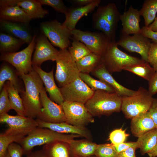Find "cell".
<instances>
[{
    "label": "cell",
    "instance_id": "1",
    "mask_svg": "<svg viewBox=\"0 0 157 157\" xmlns=\"http://www.w3.org/2000/svg\"><path fill=\"white\" fill-rule=\"evenodd\" d=\"M24 82L25 89L20 93L24 109V116L34 119L37 118L42 106L40 95L43 83L37 73L33 70L20 76Z\"/></svg>",
    "mask_w": 157,
    "mask_h": 157
},
{
    "label": "cell",
    "instance_id": "2",
    "mask_svg": "<svg viewBox=\"0 0 157 157\" xmlns=\"http://www.w3.org/2000/svg\"><path fill=\"white\" fill-rule=\"evenodd\" d=\"M122 98L116 93L98 90L85 105L93 117L108 116L121 111Z\"/></svg>",
    "mask_w": 157,
    "mask_h": 157
},
{
    "label": "cell",
    "instance_id": "3",
    "mask_svg": "<svg viewBox=\"0 0 157 157\" xmlns=\"http://www.w3.org/2000/svg\"><path fill=\"white\" fill-rule=\"evenodd\" d=\"M121 14L114 3L99 6L92 16V27L105 34L111 41H115Z\"/></svg>",
    "mask_w": 157,
    "mask_h": 157
},
{
    "label": "cell",
    "instance_id": "4",
    "mask_svg": "<svg viewBox=\"0 0 157 157\" xmlns=\"http://www.w3.org/2000/svg\"><path fill=\"white\" fill-rule=\"evenodd\" d=\"M80 137L77 134L60 133L47 128L38 127L18 143L22 147L24 154L27 155L32 152L35 147L57 141L70 143L76 138Z\"/></svg>",
    "mask_w": 157,
    "mask_h": 157
},
{
    "label": "cell",
    "instance_id": "5",
    "mask_svg": "<svg viewBox=\"0 0 157 157\" xmlns=\"http://www.w3.org/2000/svg\"><path fill=\"white\" fill-rule=\"evenodd\" d=\"M118 46L116 41H112L101 56L102 63L110 73L121 72L127 67L145 61L122 51Z\"/></svg>",
    "mask_w": 157,
    "mask_h": 157
},
{
    "label": "cell",
    "instance_id": "6",
    "mask_svg": "<svg viewBox=\"0 0 157 157\" xmlns=\"http://www.w3.org/2000/svg\"><path fill=\"white\" fill-rule=\"evenodd\" d=\"M153 98L148 90L140 87L131 95L122 97L121 111L126 118L132 119L141 113L149 111Z\"/></svg>",
    "mask_w": 157,
    "mask_h": 157
},
{
    "label": "cell",
    "instance_id": "7",
    "mask_svg": "<svg viewBox=\"0 0 157 157\" xmlns=\"http://www.w3.org/2000/svg\"><path fill=\"white\" fill-rule=\"evenodd\" d=\"M56 60V69L55 79L59 88L80 77L76 62L72 58L68 49L59 50Z\"/></svg>",
    "mask_w": 157,
    "mask_h": 157
},
{
    "label": "cell",
    "instance_id": "8",
    "mask_svg": "<svg viewBox=\"0 0 157 157\" xmlns=\"http://www.w3.org/2000/svg\"><path fill=\"white\" fill-rule=\"evenodd\" d=\"M36 36L33 35L31 43L25 49L18 52L1 54V61L6 62L13 66L20 76L27 74L33 69L32 56L35 49Z\"/></svg>",
    "mask_w": 157,
    "mask_h": 157
},
{
    "label": "cell",
    "instance_id": "9",
    "mask_svg": "<svg viewBox=\"0 0 157 157\" xmlns=\"http://www.w3.org/2000/svg\"><path fill=\"white\" fill-rule=\"evenodd\" d=\"M41 28L44 35L53 46L60 49H67L70 46L72 39L71 31L58 20L43 22Z\"/></svg>",
    "mask_w": 157,
    "mask_h": 157
},
{
    "label": "cell",
    "instance_id": "10",
    "mask_svg": "<svg viewBox=\"0 0 157 157\" xmlns=\"http://www.w3.org/2000/svg\"><path fill=\"white\" fill-rule=\"evenodd\" d=\"M72 38L84 44L92 53L101 56L112 41L103 32L83 31L75 28L71 31Z\"/></svg>",
    "mask_w": 157,
    "mask_h": 157
},
{
    "label": "cell",
    "instance_id": "11",
    "mask_svg": "<svg viewBox=\"0 0 157 157\" xmlns=\"http://www.w3.org/2000/svg\"><path fill=\"white\" fill-rule=\"evenodd\" d=\"M66 119V122L73 125L85 127L94 122L93 117L85 104L77 102L64 101L61 105Z\"/></svg>",
    "mask_w": 157,
    "mask_h": 157
},
{
    "label": "cell",
    "instance_id": "12",
    "mask_svg": "<svg viewBox=\"0 0 157 157\" xmlns=\"http://www.w3.org/2000/svg\"><path fill=\"white\" fill-rule=\"evenodd\" d=\"M0 122L9 126L4 133L26 136L38 127V124L34 119L17 115H12L7 113L0 115Z\"/></svg>",
    "mask_w": 157,
    "mask_h": 157
},
{
    "label": "cell",
    "instance_id": "13",
    "mask_svg": "<svg viewBox=\"0 0 157 157\" xmlns=\"http://www.w3.org/2000/svg\"><path fill=\"white\" fill-rule=\"evenodd\" d=\"M59 88L64 101L84 104L92 97L94 92L80 77Z\"/></svg>",
    "mask_w": 157,
    "mask_h": 157
},
{
    "label": "cell",
    "instance_id": "14",
    "mask_svg": "<svg viewBox=\"0 0 157 157\" xmlns=\"http://www.w3.org/2000/svg\"><path fill=\"white\" fill-rule=\"evenodd\" d=\"M46 92L43 87L40 95L42 108L37 119L51 123L66 122V119L62 105L51 100L48 97Z\"/></svg>",
    "mask_w": 157,
    "mask_h": 157
},
{
    "label": "cell",
    "instance_id": "15",
    "mask_svg": "<svg viewBox=\"0 0 157 157\" xmlns=\"http://www.w3.org/2000/svg\"><path fill=\"white\" fill-rule=\"evenodd\" d=\"M117 43L118 46L129 52L138 53L141 56V59L148 62V54L151 42L149 39L141 34L132 36L122 35Z\"/></svg>",
    "mask_w": 157,
    "mask_h": 157
},
{
    "label": "cell",
    "instance_id": "16",
    "mask_svg": "<svg viewBox=\"0 0 157 157\" xmlns=\"http://www.w3.org/2000/svg\"><path fill=\"white\" fill-rule=\"evenodd\" d=\"M35 49L32 59V66L40 67L46 61H56L59 52L44 35L37 39Z\"/></svg>",
    "mask_w": 157,
    "mask_h": 157
},
{
    "label": "cell",
    "instance_id": "17",
    "mask_svg": "<svg viewBox=\"0 0 157 157\" xmlns=\"http://www.w3.org/2000/svg\"><path fill=\"white\" fill-rule=\"evenodd\" d=\"M16 2V0L0 1V19L24 24L28 23L32 19Z\"/></svg>",
    "mask_w": 157,
    "mask_h": 157
},
{
    "label": "cell",
    "instance_id": "18",
    "mask_svg": "<svg viewBox=\"0 0 157 157\" xmlns=\"http://www.w3.org/2000/svg\"><path fill=\"white\" fill-rule=\"evenodd\" d=\"M140 10L131 6L128 10L121 14L120 20L122 28V35L141 34V28L140 26L141 20Z\"/></svg>",
    "mask_w": 157,
    "mask_h": 157
},
{
    "label": "cell",
    "instance_id": "19",
    "mask_svg": "<svg viewBox=\"0 0 157 157\" xmlns=\"http://www.w3.org/2000/svg\"><path fill=\"white\" fill-rule=\"evenodd\" d=\"M38 127L46 128L58 133L77 134L81 137L92 140V136L90 131L86 127L74 126L66 122L58 123L47 122L36 119Z\"/></svg>",
    "mask_w": 157,
    "mask_h": 157
},
{
    "label": "cell",
    "instance_id": "20",
    "mask_svg": "<svg viewBox=\"0 0 157 157\" xmlns=\"http://www.w3.org/2000/svg\"><path fill=\"white\" fill-rule=\"evenodd\" d=\"M33 69L38 74L45 86L46 92L49 94V98L56 104L61 105L64 100L60 91L55 81L53 69L49 72H47L37 66H33Z\"/></svg>",
    "mask_w": 157,
    "mask_h": 157
},
{
    "label": "cell",
    "instance_id": "21",
    "mask_svg": "<svg viewBox=\"0 0 157 157\" xmlns=\"http://www.w3.org/2000/svg\"><path fill=\"white\" fill-rule=\"evenodd\" d=\"M101 2L100 0H94L91 3L80 7L68 8L65 15V18L62 23L71 31L75 29L78 21L83 16L92 12Z\"/></svg>",
    "mask_w": 157,
    "mask_h": 157
},
{
    "label": "cell",
    "instance_id": "22",
    "mask_svg": "<svg viewBox=\"0 0 157 157\" xmlns=\"http://www.w3.org/2000/svg\"><path fill=\"white\" fill-rule=\"evenodd\" d=\"M11 65L4 62L0 68V91L6 81H9L20 94L24 91L25 86L23 81L19 75L17 70Z\"/></svg>",
    "mask_w": 157,
    "mask_h": 157
},
{
    "label": "cell",
    "instance_id": "23",
    "mask_svg": "<svg viewBox=\"0 0 157 157\" xmlns=\"http://www.w3.org/2000/svg\"><path fill=\"white\" fill-rule=\"evenodd\" d=\"M92 73L99 80L108 84L116 93L122 97L131 96L135 92V90L128 89L117 82L102 63Z\"/></svg>",
    "mask_w": 157,
    "mask_h": 157
},
{
    "label": "cell",
    "instance_id": "24",
    "mask_svg": "<svg viewBox=\"0 0 157 157\" xmlns=\"http://www.w3.org/2000/svg\"><path fill=\"white\" fill-rule=\"evenodd\" d=\"M130 127L133 135L138 138L156 128L149 111L141 113L132 118Z\"/></svg>",
    "mask_w": 157,
    "mask_h": 157
},
{
    "label": "cell",
    "instance_id": "25",
    "mask_svg": "<svg viewBox=\"0 0 157 157\" xmlns=\"http://www.w3.org/2000/svg\"><path fill=\"white\" fill-rule=\"evenodd\" d=\"M22 24H24L0 19V27L2 29L28 45L33 36Z\"/></svg>",
    "mask_w": 157,
    "mask_h": 157
},
{
    "label": "cell",
    "instance_id": "26",
    "mask_svg": "<svg viewBox=\"0 0 157 157\" xmlns=\"http://www.w3.org/2000/svg\"><path fill=\"white\" fill-rule=\"evenodd\" d=\"M98 145L87 139L74 140L69 143L70 153L77 157H90L94 155Z\"/></svg>",
    "mask_w": 157,
    "mask_h": 157
},
{
    "label": "cell",
    "instance_id": "27",
    "mask_svg": "<svg viewBox=\"0 0 157 157\" xmlns=\"http://www.w3.org/2000/svg\"><path fill=\"white\" fill-rule=\"evenodd\" d=\"M16 4L32 19L43 18L48 13V11L42 8L38 0H16Z\"/></svg>",
    "mask_w": 157,
    "mask_h": 157
},
{
    "label": "cell",
    "instance_id": "28",
    "mask_svg": "<svg viewBox=\"0 0 157 157\" xmlns=\"http://www.w3.org/2000/svg\"><path fill=\"white\" fill-rule=\"evenodd\" d=\"M42 150L47 157H70L69 143L57 141L44 145Z\"/></svg>",
    "mask_w": 157,
    "mask_h": 157
},
{
    "label": "cell",
    "instance_id": "29",
    "mask_svg": "<svg viewBox=\"0 0 157 157\" xmlns=\"http://www.w3.org/2000/svg\"><path fill=\"white\" fill-rule=\"evenodd\" d=\"M19 39L1 32L0 33V52L1 54L16 52L25 44Z\"/></svg>",
    "mask_w": 157,
    "mask_h": 157
},
{
    "label": "cell",
    "instance_id": "30",
    "mask_svg": "<svg viewBox=\"0 0 157 157\" xmlns=\"http://www.w3.org/2000/svg\"><path fill=\"white\" fill-rule=\"evenodd\" d=\"M101 63V56L92 53L76 62L79 72L87 74L92 73Z\"/></svg>",
    "mask_w": 157,
    "mask_h": 157
},
{
    "label": "cell",
    "instance_id": "31",
    "mask_svg": "<svg viewBox=\"0 0 157 157\" xmlns=\"http://www.w3.org/2000/svg\"><path fill=\"white\" fill-rule=\"evenodd\" d=\"M142 155L150 151L157 144V129H155L138 138L137 141Z\"/></svg>",
    "mask_w": 157,
    "mask_h": 157
},
{
    "label": "cell",
    "instance_id": "32",
    "mask_svg": "<svg viewBox=\"0 0 157 157\" xmlns=\"http://www.w3.org/2000/svg\"><path fill=\"white\" fill-rule=\"evenodd\" d=\"M7 90L11 109L15 110L17 115L24 116V109L21 97L18 91L9 81L5 83Z\"/></svg>",
    "mask_w": 157,
    "mask_h": 157
},
{
    "label": "cell",
    "instance_id": "33",
    "mask_svg": "<svg viewBox=\"0 0 157 157\" xmlns=\"http://www.w3.org/2000/svg\"><path fill=\"white\" fill-rule=\"evenodd\" d=\"M144 18V24L148 27L154 21L157 13V0H145L140 10Z\"/></svg>",
    "mask_w": 157,
    "mask_h": 157
},
{
    "label": "cell",
    "instance_id": "34",
    "mask_svg": "<svg viewBox=\"0 0 157 157\" xmlns=\"http://www.w3.org/2000/svg\"><path fill=\"white\" fill-rule=\"evenodd\" d=\"M79 77L94 92L103 90L110 93H116L113 88L106 82L100 80H96L88 74L80 72Z\"/></svg>",
    "mask_w": 157,
    "mask_h": 157
},
{
    "label": "cell",
    "instance_id": "35",
    "mask_svg": "<svg viewBox=\"0 0 157 157\" xmlns=\"http://www.w3.org/2000/svg\"><path fill=\"white\" fill-rule=\"evenodd\" d=\"M151 66L148 62L144 61L127 67L124 70L131 72L149 81L155 73L154 68Z\"/></svg>",
    "mask_w": 157,
    "mask_h": 157
},
{
    "label": "cell",
    "instance_id": "36",
    "mask_svg": "<svg viewBox=\"0 0 157 157\" xmlns=\"http://www.w3.org/2000/svg\"><path fill=\"white\" fill-rule=\"evenodd\" d=\"M72 40L71 45L68 48V50L76 62L92 53L83 43L72 38Z\"/></svg>",
    "mask_w": 157,
    "mask_h": 157
},
{
    "label": "cell",
    "instance_id": "37",
    "mask_svg": "<svg viewBox=\"0 0 157 157\" xmlns=\"http://www.w3.org/2000/svg\"><path fill=\"white\" fill-rule=\"evenodd\" d=\"M25 136L21 135L8 134L4 133L0 134V157H5L8 146L11 143H18Z\"/></svg>",
    "mask_w": 157,
    "mask_h": 157
},
{
    "label": "cell",
    "instance_id": "38",
    "mask_svg": "<svg viewBox=\"0 0 157 157\" xmlns=\"http://www.w3.org/2000/svg\"><path fill=\"white\" fill-rule=\"evenodd\" d=\"M118 153L111 144H99L94 155L96 157H118Z\"/></svg>",
    "mask_w": 157,
    "mask_h": 157
},
{
    "label": "cell",
    "instance_id": "39",
    "mask_svg": "<svg viewBox=\"0 0 157 157\" xmlns=\"http://www.w3.org/2000/svg\"><path fill=\"white\" fill-rule=\"evenodd\" d=\"M129 134L126 132V131L122 128L115 129L110 133L109 138L111 143L114 146L118 145L125 142Z\"/></svg>",
    "mask_w": 157,
    "mask_h": 157
},
{
    "label": "cell",
    "instance_id": "40",
    "mask_svg": "<svg viewBox=\"0 0 157 157\" xmlns=\"http://www.w3.org/2000/svg\"><path fill=\"white\" fill-rule=\"evenodd\" d=\"M11 109L8 93L5 84L0 91V115L7 113Z\"/></svg>",
    "mask_w": 157,
    "mask_h": 157
},
{
    "label": "cell",
    "instance_id": "41",
    "mask_svg": "<svg viewBox=\"0 0 157 157\" xmlns=\"http://www.w3.org/2000/svg\"><path fill=\"white\" fill-rule=\"evenodd\" d=\"M42 5H45L52 7L55 10L65 14L68 8L62 0H38Z\"/></svg>",
    "mask_w": 157,
    "mask_h": 157
},
{
    "label": "cell",
    "instance_id": "42",
    "mask_svg": "<svg viewBox=\"0 0 157 157\" xmlns=\"http://www.w3.org/2000/svg\"><path fill=\"white\" fill-rule=\"evenodd\" d=\"M7 151L10 157H22L24 154L23 149L19 144L15 142L11 143L8 147Z\"/></svg>",
    "mask_w": 157,
    "mask_h": 157
},
{
    "label": "cell",
    "instance_id": "43",
    "mask_svg": "<svg viewBox=\"0 0 157 157\" xmlns=\"http://www.w3.org/2000/svg\"><path fill=\"white\" fill-rule=\"evenodd\" d=\"M148 62L152 66L157 61V43H151L148 54Z\"/></svg>",
    "mask_w": 157,
    "mask_h": 157
},
{
    "label": "cell",
    "instance_id": "44",
    "mask_svg": "<svg viewBox=\"0 0 157 157\" xmlns=\"http://www.w3.org/2000/svg\"><path fill=\"white\" fill-rule=\"evenodd\" d=\"M141 34L148 39H151L153 42L157 43V32L152 31L148 27L143 26L141 28Z\"/></svg>",
    "mask_w": 157,
    "mask_h": 157
},
{
    "label": "cell",
    "instance_id": "45",
    "mask_svg": "<svg viewBox=\"0 0 157 157\" xmlns=\"http://www.w3.org/2000/svg\"><path fill=\"white\" fill-rule=\"evenodd\" d=\"M114 147L116 151L118 154L130 147L135 148L136 149L139 148L138 145L137 141L125 142Z\"/></svg>",
    "mask_w": 157,
    "mask_h": 157
},
{
    "label": "cell",
    "instance_id": "46",
    "mask_svg": "<svg viewBox=\"0 0 157 157\" xmlns=\"http://www.w3.org/2000/svg\"><path fill=\"white\" fill-rule=\"evenodd\" d=\"M148 90L152 96L157 93V73L156 72L151 79L149 81Z\"/></svg>",
    "mask_w": 157,
    "mask_h": 157
},
{
    "label": "cell",
    "instance_id": "47",
    "mask_svg": "<svg viewBox=\"0 0 157 157\" xmlns=\"http://www.w3.org/2000/svg\"><path fill=\"white\" fill-rule=\"evenodd\" d=\"M149 112L157 129V98H154L152 105Z\"/></svg>",
    "mask_w": 157,
    "mask_h": 157
},
{
    "label": "cell",
    "instance_id": "48",
    "mask_svg": "<svg viewBox=\"0 0 157 157\" xmlns=\"http://www.w3.org/2000/svg\"><path fill=\"white\" fill-rule=\"evenodd\" d=\"M136 149L133 147L129 148L119 153L118 157H136L135 153Z\"/></svg>",
    "mask_w": 157,
    "mask_h": 157
},
{
    "label": "cell",
    "instance_id": "49",
    "mask_svg": "<svg viewBox=\"0 0 157 157\" xmlns=\"http://www.w3.org/2000/svg\"><path fill=\"white\" fill-rule=\"evenodd\" d=\"M26 157H47L42 150L36 151L31 152L27 155Z\"/></svg>",
    "mask_w": 157,
    "mask_h": 157
},
{
    "label": "cell",
    "instance_id": "50",
    "mask_svg": "<svg viewBox=\"0 0 157 157\" xmlns=\"http://www.w3.org/2000/svg\"><path fill=\"white\" fill-rule=\"evenodd\" d=\"M94 0H74L73 2L76 4L83 6L89 4L94 1Z\"/></svg>",
    "mask_w": 157,
    "mask_h": 157
},
{
    "label": "cell",
    "instance_id": "51",
    "mask_svg": "<svg viewBox=\"0 0 157 157\" xmlns=\"http://www.w3.org/2000/svg\"><path fill=\"white\" fill-rule=\"evenodd\" d=\"M148 27L152 31L157 32V16L154 22Z\"/></svg>",
    "mask_w": 157,
    "mask_h": 157
},
{
    "label": "cell",
    "instance_id": "52",
    "mask_svg": "<svg viewBox=\"0 0 157 157\" xmlns=\"http://www.w3.org/2000/svg\"><path fill=\"white\" fill-rule=\"evenodd\" d=\"M147 154L150 157H157V144L154 148Z\"/></svg>",
    "mask_w": 157,
    "mask_h": 157
},
{
    "label": "cell",
    "instance_id": "53",
    "mask_svg": "<svg viewBox=\"0 0 157 157\" xmlns=\"http://www.w3.org/2000/svg\"><path fill=\"white\" fill-rule=\"evenodd\" d=\"M156 72L157 73V61L152 66Z\"/></svg>",
    "mask_w": 157,
    "mask_h": 157
},
{
    "label": "cell",
    "instance_id": "54",
    "mask_svg": "<svg viewBox=\"0 0 157 157\" xmlns=\"http://www.w3.org/2000/svg\"><path fill=\"white\" fill-rule=\"evenodd\" d=\"M5 157H10L7 151H6V154L5 156Z\"/></svg>",
    "mask_w": 157,
    "mask_h": 157
},
{
    "label": "cell",
    "instance_id": "55",
    "mask_svg": "<svg viewBox=\"0 0 157 157\" xmlns=\"http://www.w3.org/2000/svg\"><path fill=\"white\" fill-rule=\"evenodd\" d=\"M90 157H96L95 156H90Z\"/></svg>",
    "mask_w": 157,
    "mask_h": 157
}]
</instances>
